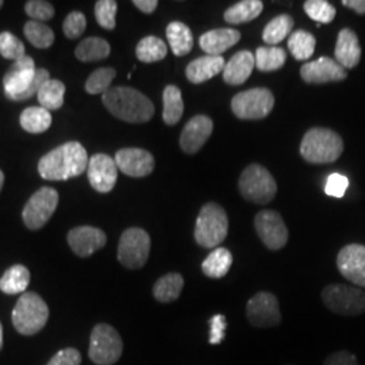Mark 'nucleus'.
Instances as JSON below:
<instances>
[{"mask_svg":"<svg viewBox=\"0 0 365 365\" xmlns=\"http://www.w3.org/2000/svg\"><path fill=\"white\" fill-rule=\"evenodd\" d=\"M210 325V344L211 345H220L225 336H226V327L227 321L226 317L222 314H217L211 317L209 321Z\"/></svg>","mask_w":365,"mask_h":365,"instance_id":"46","label":"nucleus"},{"mask_svg":"<svg viewBox=\"0 0 365 365\" xmlns=\"http://www.w3.org/2000/svg\"><path fill=\"white\" fill-rule=\"evenodd\" d=\"M346 76V69L330 57H321L315 61L304 63L300 68V78L307 84H327L330 81L345 80Z\"/></svg>","mask_w":365,"mask_h":365,"instance_id":"18","label":"nucleus"},{"mask_svg":"<svg viewBox=\"0 0 365 365\" xmlns=\"http://www.w3.org/2000/svg\"><path fill=\"white\" fill-rule=\"evenodd\" d=\"M88 180L92 188L101 194L111 192L115 187L118 179V167L115 160L108 155L98 153L88 161L87 168Z\"/></svg>","mask_w":365,"mask_h":365,"instance_id":"15","label":"nucleus"},{"mask_svg":"<svg viewBox=\"0 0 365 365\" xmlns=\"http://www.w3.org/2000/svg\"><path fill=\"white\" fill-rule=\"evenodd\" d=\"M324 365H360L357 357L351 352L341 351V352L331 353Z\"/></svg>","mask_w":365,"mask_h":365,"instance_id":"48","label":"nucleus"},{"mask_svg":"<svg viewBox=\"0 0 365 365\" xmlns=\"http://www.w3.org/2000/svg\"><path fill=\"white\" fill-rule=\"evenodd\" d=\"M344 152V141L336 131L313 128L303 135L300 155L312 164L334 163Z\"/></svg>","mask_w":365,"mask_h":365,"instance_id":"4","label":"nucleus"},{"mask_svg":"<svg viewBox=\"0 0 365 365\" xmlns=\"http://www.w3.org/2000/svg\"><path fill=\"white\" fill-rule=\"evenodd\" d=\"M322 302L329 310L339 315L365 313V292L346 284H329L322 291Z\"/></svg>","mask_w":365,"mask_h":365,"instance_id":"11","label":"nucleus"},{"mask_svg":"<svg viewBox=\"0 0 365 365\" xmlns=\"http://www.w3.org/2000/svg\"><path fill=\"white\" fill-rule=\"evenodd\" d=\"M256 66V58L249 51H241L226 63L222 72L223 81L230 86L244 84L252 75L253 68Z\"/></svg>","mask_w":365,"mask_h":365,"instance_id":"23","label":"nucleus"},{"mask_svg":"<svg viewBox=\"0 0 365 365\" xmlns=\"http://www.w3.org/2000/svg\"><path fill=\"white\" fill-rule=\"evenodd\" d=\"M133 4L144 14H153L156 11L158 1L157 0H134Z\"/></svg>","mask_w":365,"mask_h":365,"instance_id":"49","label":"nucleus"},{"mask_svg":"<svg viewBox=\"0 0 365 365\" xmlns=\"http://www.w3.org/2000/svg\"><path fill=\"white\" fill-rule=\"evenodd\" d=\"M240 39L241 34L235 29H215L205 33L199 39V45L207 56H221L237 45Z\"/></svg>","mask_w":365,"mask_h":365,"instance_id":"22","label":"nucleus"},{"mask_svg":"<svg viewBox=\"0 0 365 365\" xmlns=\"http://www.w3.org/2000/svg\"><path fill=\"white\" fill-rule=\"evenodd\" d=\"M66 90V84L57 78H49L48 81H45L37 93L41 107L48 111L61 108L64 105Z\"/></svg>","mask_w":365,"mask_h":365,"instance_id":"33","label":"nucleus"},{"mask_svg":"<svg viewBox=\"0 0 365 365\" xmlns=\"http://www.w3.org/2000/svg\"><path fill=\"white\" fill-rule=\"evenodd\" d=\"M342 6L352 9L353 11H356L360 15L365 14V0H344Z\"/></svg>","mask_w":365,"mask_h":365,"instance_id":"50","label":"nucleus"},{"mask_svg":"<svg viewBox=\"0 0 365 365\" xmlns=\"http://www.w3.org/2000/svg\"><path fill=\"white\" fill-rule=\"evenodd\" d=\"M214 129V123L207 115H196L191 118L182 128L180 135V148L187 155H195L207 140Z\"/></svg>","mask_w":365,"mask_h":365,"instance_id":"19","label":"nucleus"},{"mask_svg":"<svg viewBox=\"0 0 365 365\" xmlns=\"http://www.w3.org/2000/svg\"><path fill=\"white\" fill-rule=\"evenodd\" d=\"M106 108L129 123H145L155 115V106L143 92L131 87H113L102 95Z\"/></svg>","mask_w":365,"mask_h":365,"instance_id":"2","label":"nucleus"},{"mask_svg":"<svg viewBox=\"0 0 365 365\" xmlns=\"http://www.w3.org/2000/svg\"><path fill=\"white\" fill-rule=\"evenodd\" d=\"M123 342L111 325L99 324L92 329L88 356L96 365H113L122 356Z\"/></svg>","mask_w":365,"mask_h":365,"instance_id":"8","label":"nucleus"},{"mask_svg":"<svg viewBox=\"0 0 365 365\" xmlns=\"http://www.w3.org/2000/svg\"><path fill=\"white\" fill-rule=\"evenodd\" d=\"M184 287V279L180 274L172 272L160 277L153 286V297L161 303H170L178 299Z\"/></svg>","mask_w":365,"mask_h":365,"instance_id":"30","label":"nucleus"},{"mask_svg":"<svg viewBox=\"0 0 365 365\" xmlns=\"http://www.w3.org/2000/svg\"><path fill=\"white\" fill-rule=\"evenodd\" d=\"M294 29V19L287 14L279 15L272 19L262 31V39L265 43L274 46L292 34Z\"/></svg>","mask_w":365,"mask_h":365,"instance_id":"35","label":"nucleus"},{"mask_svg":"<svg viewBox=\"0 0 365 365\" xmlns=\"http://www.w3.org/2000/svg\"><path fill=\"white\" fill-rule=\"evenodd\" d=\"M167 38L172 53L178 57L187 56L194 48V36L191 29L185 24L175 21L167 27Z\"/></svg>","mask_w":365,"mask_h":365,"instance_id":"25","label":"nucleus"},{"mask_svg":"<svg viewBox=\"0 0 365 365\" xmlns=\"http://www.w3.org/2000/svg\"><path fill=\"white\" fill-rule=\"evenodd\" d=\"M304 13L313 21L321 24H330L336 16V9L325 0H307L303 4Z\"/></svg>","mask_w":365,"mask_h":365,"instance_id":"40","label":"nucleus"},{"mask_svg":"<svg viewBox=\"0 0 365 365\" xmlns=\"http://www.w3.org/2000/svg\"><path fill=\"white\" fill-rule=\"evenodd\" d=\"M19 123L24 130L31 134L45 133L52 125V114L43 107H27L19 117Z\"/></svg>","mask_w":365,"mask_h":365,"instance_id":"31","label":"nucleus"},{"mask_svg":"<svg viewBox=\"0 0 365 365\" xmlns=\"http://www.w3.org/2000/svg\"><path fill=\"white\" fill-rule=\"evenodd\" d=\"M3 184H4V175H3V172L0 170V190H1Z\"/></svg>","mask_w":365,"mask_h":365,"instance_id":"52","label":"nucleus"},{"mask_svg":"<svg viewBox=\"0 0 365 365\" xmlns=\"http://www.w3.org/2000/svg\"><path fill=\"white\" fill-rule=\"evenodd\" d=\"M51 78L49 72L43 68H36L34 60L29 56L14 61L3 78L6 96L14 102H24L38 93L45 81Z\"/></svg>","mask_w":365,"mask_h":365,"instance_id":"3","label":"nucleus"},{"mask_svg":"<svg viewBox=\"0 0 365 365\" xmlns=\"http://www.w3.org/2000/svg\"><path fill=\"white\" fill-rule=\"evenodd\" d=\"M114 160L118 170L130 178H145L155 170V157L141 148L119 149Z\"/></svg>","mask_w":365,"mask_h":365,"instance_id":"16","label":"nucleus"},{"mask_svg":"<svg viewBox=\"0 0 365 365\" xmlns=\"http://www.w3.org/2000/svg\"><path fill=\"white\" fill-rule=\"evenodd\" d=\"M225 58L222 56H203L191 61L185 68V76L192 84H202L217 76L225 69Z\"/></svg>","mask_w":365,"mask_h":365,"instance_id":"24","label":"nucleus"},{"mask_svg":"<svg viewBox=\"0 0 365 365\" xmlns=\"http://www.w3.org/2000/svg\"><path fill=\"white\" fill-rule=\"evenodd\" d=\"M48 318V304L36 292L22 294L14 307V327L24 336L37 334L46 325Z\"/></svg>","mask_w":365,"mask_h":365,"instance_id":"6","label":"nucleus"},{"mask_svg":"<svg viewBox=\"0 0 365 365\" xmlns=\"http://www.w3.org/2000/svg\"><path fill=\"white\" fill-rule=\"evenodd\" d=\"M337 267L341 274L359 287H365V247L351 244L339 250Z\"/></svg>","mask_w":365,"mask_h":365,"instance_id":"17","label":"nucleus"},{"mask_svg":"<svg viewBox=\"0 0 365 365\" xmlns=\"http://www.w3.org/2000/svg\"><path fill=\"white\" fill-rule=\"evenodd\" d=\"M256 68L261 72L277 71L286 64L287 53L279 46H260L256 51Z\"/></svg>","mask_w":365,"mask_h":365,"instance_id":"36","label":"nucleus"},{"mask_svg":"<svg viewBox=\"0 0 365 365\" xmlns=\"http://www.w3.org/2000/svg\"><path fill=\"white\" fill-rule=\"evenodd\" d=\"M0 54L6 60L18 61L24 58L25 54V45L21 39L15 37L10 31L0 33Z\"/></svg>","mask_w":365,"mask_h":365,"instance_id":"42","label":"nucleus"},{"mask_svg":"<svg viewBox=\"0 0 365 365\" xmlns=\"http://www.w3.org/2000/svg\"><path fill=\"white\" fill-rule=\"evenodd\" d=\"M168 48L165 42L155 36H149L141 39L135 48V56L140 61L150 64L161 61L167 57Z\"/></svg>","mask_w":365,"mask_h":365,"instance_id":"34","label":"nucleus"},{"mask_svg":"<svg viewBox=\"0 0 365 365\" xmlns=\"http://www.w3.org/2000/svg\"><path fill=\"white\" fill-rule=\"evenodd\" d=\"M117 76V71L114 68H99L86 81V91L91 95L106 93L111 88V83Z\"/></svg>","mask_w":365,"mask_h":365,"instance_id":"39","label":"nucleus"},{"mask_svg":"<svg viewBox=\"0 0 365 365\" xmlns=\"http://www.w3.org/2000/svg\"><path fill=\"white\" fill-rule=\"evenodd\" d=\"M58 205V192L51 187H42L27 200L22 218L30 230H38L52 218Z\"/></svg>","mask_w":365,"mask_h":365,"instance_id":"12","label":"nucleus"},{"mask_svg":"<svg viewBox=\"0 0 365 365\" xmlns=\"http://www.w3.org/2000/svg\"><path fill=\"white\" fill-rule=\"evenodd\" d=\"M26 14L31 18V21L43 22L49 21L54 16V7L52 3L45 0H30L25 6Z\"/></svg>","mask_w":365,"mask_h":365,"instance_id":"44","label":"nucleus"},{"mask_svg":"<svg viewBox=\"0 0 365 365\" xmlns=\"http://www.w3.org/2000/svg\"><path fill=\"white\" fill-rule=\"evenodd\" d=\"M118 3L115 0H99L95 3V18L99 26L114 30L117 26Z\"/></svg>","mask_w":365,"mask_h":365,"instance_id":"41","label":"nucleus"},{"mask_svg":"<svg viewBox=\"0 0 365 365\" xmlns=\"http://www.w3.org/2000/svg\"><path fill=\"white\" fill-rule=\"evenodd\" d=\"M229 233V218L221 205L206 203L196 218L195 241L203 248H218Z\"/></svg>","mask_w":365,"mask_h":365,"instance_id":"5","label":"nucleus"},{"mask_svg":"<svg viewBox=\"0 0 365 365\" xmlns=\"http://www.w3.org/2000/svg\"><path fill=\"white\" fill-rule=\"evenodd\" d=\"M163 119L167 125H176L182 117L184 113V102H182V91L179 87L170 84L163 92Z\"/></svg>","mask_w":365,"mask_h":365,"instance_id":"32","label":"nucleus"},{"mask_svg":"<svg viewBox=\"0 0 365 365\" xmlns=\"http://www.w3.org/2000/svg\"><path fill=\"white\" fill-rule=\"evenodd\" d=\"M1 348H3V327L0 324V351H1Z\"/></svg>","mask_w":365,"mask_h":365,"instance_id":"51","label":"nucleus"},{"mask_svg":"<svg viewBox=\"0 0 365 365\" xmlns=\"http://www.w3.org/2000/svg\"><path fill=\"white\" fill-rule=\"evenodd\" d=\"M88 155L83 145L71 141L53 149L38 163L42 179L60 182L80 176L88 168Z\"/></svg>","mask_w":365,"mask_h":365,"instance_id":"1","label":"nucleus"},{"mask_svg":"<svg viewBox=\"0 0 365 365\" xmlns=\"http://www.w3.org/2000/svg\"><path fill=\"white\" fill-rule=\"evenodd\" d=\"M106 242L105 232L93 226H78L68 233V244L78 257H90L103 248Z\"/></svg>","mask_w":365,"mask_h":365,"instance_id":"20","label":"nucleus"},{"mask_svg":"<svg viewBox=\"0 0 365 365\" xmlns=\"http://www.w3.org/2000/svg\"><path fill=\"white\" fill-rule=\"evenodd\" d=\"M348 187H349V180L346 176L339 175V173H331L327 178L325 192H327V195L331 196V197H342L345 195Z\"/></svg>","mask_w":365,"mask_h":365,"instance_id":"45","label":"nucleus"},{"mask_svg":"<svg viewBox=\"0 0 365 365\" xmlns=\"http://www.w3.org/2000/svg\"><path fill=\"white\" fill-rule=\"evenodd\" d=\"M81 364V354L78 349L66 348L58 353H56L52 360L46 365H80Z\"/></svg>","mask_w":365,"mask_h":365,"instance_id":"47","label":"nucleus"},{"mask_svg":"<svg viewBox=\"0 0 365 365\" xmlns=\"http://www.w3.org/2000/svg\"><path fill=\"white\" fill-rule=\"evenodd\" d=\"M150 253V237L140 227H130L125 230L118 245V260L129 268L140 269L149 259Z\"/></svg>","mask_w":365,"mask_h":365,"instance_id":"9","label":"nucleus"},{"mask_svg":"<svg viewBox=\"0 0 365 365\" xmlns=\"http://www.w3.org/2000/svg\"><path fill=\"white\" fill-rule=\"evenodd\" d=\"M3 4H4V3L0 0V9H1V6H3Z\"/></svg>","mask_w":365,"mask_h":365,"instance_id":"53","label":"nucleus"},{"mask_svg":"<svg viewBox=\"0 0 365 365\" xmlns=\"http://www.w3.org/2000/svg\"><path fill=\"white\" fill-rule=\"evenodd\" d=\"M111 53V46L105 38L90 37L83 39L76 48L75 54L83 63H93L105 60Z\"/></svg>","mask_w":365,"mask_h":365,"instance_id":"29","label":"nucleus"},{"mask_svg":"<svg viewBox=\"0 0 365 365\" xmlns=\"http://www.w3.org/2000/svg\"><path fill=\"white\" fill-rule=\"evenodd\" d=\"M334 60L345 69H352L360 63L361 46L357 34L351 29H342L337 37Z\"/></svg>","mask_w":365,"mask_h":365,"instance_id":"21","label":"nucleus"},{"mask_svg":"<svg viewBox=\"0 0 365 365\" xmlns=\"http://www.w3.org/2000/svg\"><path fill=\"white\" fill-rule=\"evenodd\" d=\"M233 264V256L226 248H215L202 264V271L211 279H222L229 274Z\"/></svg>","mask_w":365,"mask_h":365,"instance_id":"26","label":"nucleus"},{"mask_svg":"<svg viewBox=\"0 0 365 365\" xmlns=\"http://www.w3.org/2000/svg\"><path fill=\"white\" fill-rule=\"evenodd\" d=\"M247 318L255 327H274L282 322L279 300L271 292H257L248 300Z\"/></svg>","mask_w":365,"mask_h":365,"instance_id":"14","label":"nucleus"},{"mask_svg":"<svg viewBox=\"0 0 365 365\" xmlns=\"http://www.w3.org/2000/svg\"><path fill=\"white\" fill-rule=\"evenodd\" d=\"M24 33L29 42L37 49H48L54 42V33L52 29L43 25L42 22H36L30 19L25 25Z\"/></svg>","mask_w":365,"mask_h":365,"instance_id":"38","label":"nucleus"},{"mask_svg":"<svg viewBox=\"0 0 365 365\" xmlns=\"http://www.w3.org/2000/svg\"><path fill=\"white\" fill-rule=\"evenodd\" d=\"M274 107V96L268 88L240 92L232 99V110L240 119L255 120L268 117Z\"/></svg>","mask_w":365,"mask_h":365,"instance_id":"10","label":"nucleus"},{"mask_svg":"<svg viewBox=\"0 0 365 365\" xmlns=\"http://www.w3.org/2000/svg\"><path fill=\"white\" fill-rule=\"evenodd\" d=\"M289 365H291V364H289Z\"/></svg>","mask_w":365,"mask_h":365,"instance_id":"54","label":"nucleus"},{"mask_svg":"<svg viewBox=\"0 0 365 365\" xmlns=\"http://www.w3.org/2000/svg\"><path fill=\"white\" fill-rule=\"evenodd\" d=\"M87 27V19L84 14L80 11H73L68 14V16L63 24V31L66 34V38L76 39L83 36Z\"/></svg>","mask_w":365,"mask_h":365,"instance_id":"43","label":"nucleus"},{"mask_svg":"<svg viewBox=\"0 0 365 365\" xmlns=\"http://www.w3.org/2000/svg\"><path fill=\"white\" fill-rule=\"evenodd\" d=\"M238 188L241 195L256 205H267L277 192V184L269 170L259 164H250L240 176Z\"/></svg>","mask_w":365,"mask_h":365,"instance_id":"7","label":"nucleus"},{"mask_svg":"<svg viewBox=\"0 0 365 365\" xmlns=\"http://www.w3.org/2000/svg\"><path fill=\"white\" fill-rule=\"evenodd\" d=\"M30 283V272L25 265H13L0 279V291L7 295L25 294Z\"/></svg>","mask_w":365,"mask_h":365,"instance_id":"27","label":"nucleus"},{"mask_svg":"<svg viewBox=\"0 0 365 365\" xmlns=\"http://www.w3.org/2000/svg\"><path fill=\"white\" fill-rule=\"evenodd\" d=\"M255 227L262 244L271 250L284 248L288 241V229L282 215L274 210L260 211L255 218Z\"/></svg>","mask_w":365,"mask_h":365,"instance_id":"13","label":"nucleus"},{"mask_svg":"<svg viewBox=\"0 0 365 365\" xmlns=\"http://www.w3.org/2000/svg\"><path fill=\"white\" fill-rule=\"evenodd\" d=\"M262 10L264 3L260 0H244L229 7L223 14V18L230 25H240L256 19L260 16Z\"/></svg>","mask_w":365,"mask_h":365,"instance_id":"28","label":"nucleus"},{"mask_svg":"<svg viewBox=\"0 0 365 365\" xmlns=\"http://www.w3.org/2000/svg\"><path fill=\"white\" fill-rule=\"evenodd\" d=\"M315 45V37L306 30H295L288 38V49L298 61L309 60L314 54Z\"/></svg>","mask_w":365,"mask_h":365,"instance_id":"37","label":"nucleus"}]
</instances>
